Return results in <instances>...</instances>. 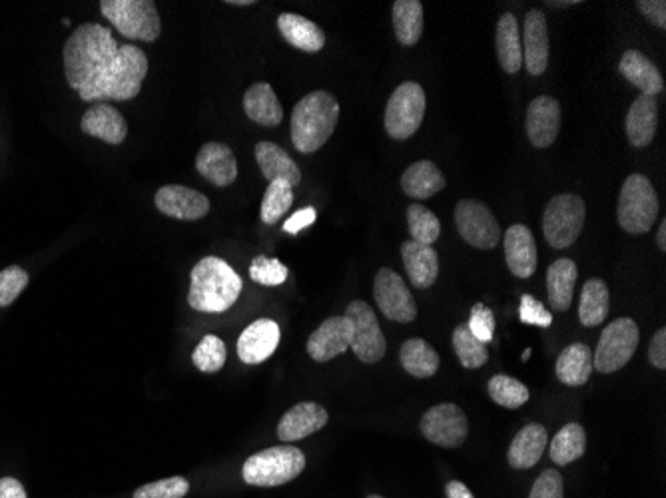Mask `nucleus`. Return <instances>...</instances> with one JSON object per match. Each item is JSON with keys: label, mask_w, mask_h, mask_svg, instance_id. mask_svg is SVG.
<instances>
[{"label": "nucleus", "mask_w": 666, "mask_h": 498, "mask_svg": "<svg viewBox=\"0 0 666 498\" xmlns=\"http://www.w3.org/2000/svg\"><path fill=\"white\" fill-rule=\"evenodd\" d=\"M155 203L160 214L184 222L202 220L203 215L210 212V200L202 191L192 190L188 186H178V184L164 186L156 191Z\"/></svg>", "instance_id": "obj_15"}, {"label": "nucleus", "mask_w": 666, "mask_h": 498, "mask_svg": "<svg viewBox=\"0 0 666 498\" xmlns=\"http://www.w3.org/2000/svg\"><path fill=\"white\" fill-rule=\"evenodd\" d=\"M292 203H294L292 186L284 179L270 182L268 190L263 194L262 210H260L263 224H268V226L278 224L282 220V215L287 214Z\"/></svg>", "instance_id": "obj_40"}, {"label": "nucleus", "mask_w": 666, "mask_h": 498, "mask_svg": "<svg viewBox=\"0 0 666 498\" xmlns=\"http://www.w3.org/2000/svg\"><path fill=\"white\" fill-rule=\"evenodd\" d=\"M529 498H565V485H563V476L559 471L551 469L543 475H539Z\"/></svg>", "instance_id": "obj_49"}, {"label": "nucleus", "mask_w": 666, "mask_h": 498, "mask_svg": "<svg viewBox=\"0 0 666 498\" xmlns=\"http://www.w3.org/2000/svg\"><path fill=\"white\" fill-rule=\"evenodd\" d=\"M226 4H230V7H251L254 0H226Z\"/></svg>", "instance_id": "obj_56"}, {"label": "nucleus", "mask_w": 666, "mask_h": 498, "mask_svg": "<svg viewBox=\"0 0 666 498\" xmlns=\"http://www.w3.org/2000/svg\"><path fill=\"white\" fill-rule=\"evenodd\" d=\"M120 45L112 30L102 24H81L62 48L64 74L72 90L88 102L96 86L112 69Z\"/></svg>", "instance_id": "obj_1"}, {"label": "nucleus", "mask_w": 666, "mask_h": 498, "mask_svg": "<svg viewBox=\"0 0 666 498\" xmlns=\"http://www.w3.org/2000/svg\"><path fill=\"white\" fill-rule=\"evenodd\" d=\"M368 498H383V497H380V495H371V497H368Z\"/></svg>", "instance_id": "obj_59"}, {"label": "nucleus", "mask_w": 666, "mask_h": 498, "mask_svg": "<svg viewBox=\"0 0 666 498\" xmlns=\"http://www.w3.org/2000/svg\"><path fill=\"white\" fill-rule=\"evenodd\" d=\"M399 361H402V368L417 379L433 377L440 369L437 351L421 337H414L402 345Z\"/></svg>", "instance_id": "obj_35"}, {"label": "nucleus", "mask_w": 666, "mask_h": 498, "mask_svg": "<svg viewBox=\"0 0 666 498\" xmlns=\"http://www.w3.org/2000/svg\"><path fill=\"white\" fill-rule=\"evenodd\" d=\"M551 4H555V7H567V4H577V2H551Z\"/></svg>", "instance_id": "obj_57"}, {"label": "nucleus", "mask_w": 666, "mask_h": 498, "mask_svg": "<svg viewBox=\"0 0 666 498\" xmlns=\"http://www.w3.org/2000/svg\"><path fill=\"white\" fill-rule=\"evenodd\" d=\"M251 282L266 285V287H275L282 285L287 279V267L280 260H270L266 256H258L251 261L250 265Z\"/></svg>", "instance_id": "obj_45"}, {"label": "nucleus", "mask_w": 666, "mask_h": 498, "mask_svg": "<svg viewBox=\"0 0 666 498\" xmlns=\"http://www.w3.org/2000/svg\"><path fill=\"white\" fill-rule=\"evenodd\" d=\"M649 361L656 369H666V329H658L649 345Z\"/></svg>", "instance_id": "obj_51"}, {"label": "nucleus", "mask_w": 666, "mask_h": 498, "mask_svg": "<svg viewBox=\"0 0 666 498\" xmlns=\"http://www.w3.org/2000/svg\"><path fill=\"white\" fill-rule=\"evenodd\" d=\"M455 226L459 236L477 249H493L499 246L501 227L485 203L461 200L455 208Z\"/></svg>", "instance_id": "obj_12"}, {"label": "nucleus", "mask_w": 666, "mask_h": 498, "mask_svg": "<svg viewBox=\"0 0 666 498\" xmlns=\"http://www.w3.org/2000/svg\"><path fill=\"white\" fill-rule=\"evenodd\" d=\"M489 397L505 409H519L529 401V389L509 375H495L489 381Z\"/></svg>", "instance_id": "obj_42"}, {"label": "nucleus", "mask_w": 666, "mask_h": 498, "mask_svg": "<svg viewBox=\"0 0 666 498\" xmlns=\"http://www.w3.org/2000/svg\"><path fill=\"white\" fill-rule=\"evenodd\" d=\"M148 74V59L143 50L134 45L120 47L119 57L112 69L96 86L88 102L100 100H132L140 95L144 78Z\"/></svg>", "instance_id": "obj_5"}, {"label": "nucleus", "mask_w": 666, "mask_h": 498, "mask_svg": "<svg viewBox=\"0 0 666 498\" xmlns=\"http://www.w3.org/2000/svg\"><path fill=\"white\" fill-rule=\"evenodd\" d=\"M584 449H587L584 428L579 423H569L555 435L548 455H551L553 463L567 466V464L579 461L584 455Z\"/></svg>", "instance_id": "obj_38"}, {"label": "nucleus", "mask_w": 666, "mask_h": 498, "mask_svg": "<svg viewBox=\"0 0 666 498\" xmlns=\"http://www.w3.org/2000/svg\"><path fill=\"white\" fill-rule=\"evenodd\" d=\"M226 344L215 335H206L198 347L194 349L192 363L202 373H218L220 369H224V365H226Z\"/></svg>", "instance_id": "obj_43"}, {"label": "nucleus", "mask_w": 666, "mask_h": 498, "mask_svg": "<svg viewBox=\"0 0 666 498\" xmlns=\"http://www.w3.org/2000/svg\"><path fill=\"white\" fill-rule=\"evenodd\" d=\"M340 119L335 96L316 90L299 100L292 112V142L301 154L320 150L332 138Z\"/></svg>", "instance_id": "obj_3"}, {"label": "nucleus", "mask_w": 666, "mask_h": 498, "mask_svg": "<svg viewBox=\"0 0 666 498\" xmlns=\"http://www.w3.org/2000/svg\"><path fill=\"white\" fill-rule=\"evenodd\" d=\"M190 493V483L184 476H170L136 488L134 498H184Z\"/></svg>", "instance_id": "obj_44"}, {"label": "nucleus", "mask_w": 666, "mask_h": 498, "mask_svg": "<svg viewBox=\"0 0 666 498\" xmlns=\"http://www.w3.org/2000/svg\"><path fill=\"white\" fill-rule=\"evenodd\" d=\"M280 325L272 320H258L248 325L238 339L239 361L246 365H260L274 356L280 344Z\"/></svg>", "instance_id": "obj_18"}, {"label": "nucleus", "mask_w": 666, "mask_h": 498, "mask_svg": "<svg viewBox=\"0 0 666 498\" xmlns=\"http://www.w3.org/2000/svg\"><path fill=\"white\" fill-rule=\"evenodd\" d=\"M608 287L603 279L593 277L583 285V294L579 301V320L584 327H596L607 321Z\"/></svg>", "instance_id": "obj_37"}, {"label": "nucleus", "mask_w": 666, "mask_h": 498, "mask_svg": "<svg viewBox=\"0 0 666 498\" xmlns=\"http://www.w3.org/2000/svg\"><path fill=\"white\" fill-rule=\"evenodd\" d=\"M525 130L535 148H548L557 140L560 130L559 102L551 96H539L527 108Z\"/></svg>", "instance_id": "obj_17"}, {"label": "nucleus", "mask_w": 666, "mask_h": 498, "mask_svg": "<svg viewBox=\"0 0 666 498\" xmlns=\"http://www.w3.org/2000/svg\"><path fill=\"white\" fill-rule=\"evenodd\" d=\"M557 377L560 383L569 387H581L591 379L593 368V353L584 344H572L563 349L557 359Z\"/></svg>", "instance_id": "obj_34"}, {"label": "nucleus", "mask_w": 666, "mask_h": 498, "mask_svg": "<svg viewBox=\"0 0 666 498\" xmlns=\"http://www.w3.org/2000/svg\"><path fill=\"white\" fill-rule=\"evenodd\" d=\"M328 421H330V415L322 404H294L286 415L282 416L278 425V439L284 443L306 439L313 433H320L328 425Z\"/></svg>", "instance_id": "obj_21"}, {"label": "nucleus", "mask_w": 666, "mask_h": 498, "mask_svg": "<svg viewBox=\"0 0 666 498\" xmlns=\"http://www.w3.org/2000/svg\"><path fill=\"white\" fill-rule=\"evenodd\" d=\"M407 224L409 234L416 244L421 246H433L440 239L441 224L440 217L428 210L425 206L414 203L407 210Z\"/></svg>", "instance_id": "obj_41"}, {"label": "nucleus", "mask_w": 666, "mask_h": 498, "mask_svg": "<svg viewBox=\"0 0 666 498\" xmlns=\"http://www.w3.org/2000/svg\"><path fill=\"white\" fill-rule=\"evenodd\" d=\"M617 217L619 226L632 236H643L655 226L658 198L653 184L643 174H632L622 184Z\"/></svg>", "instance_id": "obj_6"}, {"label": "nucleus", "mask_w": 666, "mask_h": 498, "mask_svg": "<svg viewBox=\"0 0 666 498\" xmlns=\"http://www.w3.org/2000/svg\"><path fill=\"white\" fill-rule=\"evenodd\" d=\"M402 258H404L405 272L417 289H428L437 282L440 258L431 246H421L414 239L405 241L402 246Z\"/></svg>", "instance_id": "obj_24"}, {"label": "nucleus", "mask_w": 666, "mask_h": 498, "mask_svg": "<svg viewBox=\"0 0 666 498\" xmlns=\"http://www.w3.org/2000/svg\"><path fill=\"white\" fill-rule=\"evenodd\" d=\"M519 320L525 325H536L547 329L553 325V313L545 309L541 301H536L533 296L521 297V308H519Z\"/></svg>", "instance_id": "obj_48"}, {"label": "nucleus", "mask_w": 666, "mask_h": 498, "mask_svg": "<svg viewBox=\"0 0 666 498\" xmlns=\"http://www.w3.org/2000/svg\"><path fill=\"white\" fill-rule=\"evenodd\" d=\"M641 332L639 325L629 318H620L608 323L601 333V341L593 356V368L599 373H617L631 361L639 347Z\"/></svg>", "instance_id": "obj_10"}, {"label": "nucleus", "mask_w": 666, "mask_h": 498, "mask_svg": "<svg viewBox=\"0 0 666 498\" xmlns=\"http://www.w3.org/2000/svg\"><path fill=\"white\" fill-rule=\"evenodd\" d=\"M577 277H579V270H577V263L572 260L563 258V260L553 261L548 265V303L555 311L563 313V311L571 308L572 291H575V285H577Z\"/></svg>", "instance_id": "obj_32"}, {"label": "nucleus", "mask_w": 666, "mask_h": 498, "mask_svg": "<svg viewBox=\"0 0 666 498\" xmlns=\"http://www.w3.org/2000/svg\"><path fill=\"white\" fill-rule=\"evenodd\" d=\"M0 498H26L23 483L12 476L0 478Z\"/></svg>", "instance_id": "obj_53"}, {"label": "nucleus", "mask_w": 666, "mask_h": 498, "mask_svg": "<svg viewBox=\"0 0 666 498\" xmlns=\"http://www.w3.org/2000/svg\"><path fill=\"white\" fill-rule=\"evenodd\" d=\"M587 217V206L577 194L555 196L543 214V234L548 246L555 249H567L581 236Z\"/></svg>", "instance_id": "obj_8"}, {"label": "nucleus", "mask_w": 666, "mask_h": 498, "mask_svg": "<svg viewBox=\"0 0 666 498\" xmlns=\"http://www.w3.org/2000/svg\"><path fill=\"white\" fill-rule=\"evenodd\" d=\"M244 110L251 122L266 128H275L284 120V108L280 104L272 84L268 83L254 84L246 90Z\"/></svg>", "instance_id": "obj_27"}, {"label": "nucleus", "mask_w": 666, "mask_h": 498, "mask_svg": "<svg viewBox=\"0 0 666 498\" xmlns=\"http://www.w3.org/2000/svg\"><path fill=\"white\" fill-rule=\"evenodd\" d=\"M306 469V455L298 447L282 445L251 455L244 463L242 476L251 487H280L298 478Z\"/></svg>", "instance_id": "obj_4"}, {"label": "nucleus", "mask_w": 666, "mask_h": 498, "mask_svg": "<svg viewBox=\"0 0 666 498\" xmlns=\"http://www.w3.org/2000/svg\"><path fill=\"white\" fill-rule=\"evenodd\" d=\"M505 260L515 277L527 279L536 272V244L529 227L515 224L503 236Z\"/></svg>", "instance_id": "obj_22"}, {"label": "nucleus", "mask_w": 666, "mask_h": 498, "mask_svg": "<svg viewBox=\"0 0 666 498\" xmlns=\"http://www.w3.org/2000/svg\"><path fill=\"white\" fill-rule=\"evenodd\" d=\"M428 98L425 90L417 83H404L393 90L392 98L385 108V130L393 140L411 138L425 116Z\"/></svg>", "instance_id": "obj_9"}, {"label": "nucleus", "mask_w": 666, "mask_h": 498, "mask_svg": "<svg viewBox=\"0 0 666 498\" xmlns=\"http://www.w3.org/2000/svg\"><path fill=\"white\" fill-rule=\"evenodd\" d=\"M244 282L227 261L208 256L190 273L188 306L202 313H224L238 301Z\"/></svg>", "instance_id": "obj_2"}, {"label": "nucleus", "mask_w": 666, "mask_h": 498, "mask_svg": "<svg viewBox=\"0 0 666 498\" xmlns=\"http://www.w3.org/2000/svg\"><path fill=\"white\" fill-rule=\"evenodd\" d=\"M316 208H306V210H299L296 214L292 215V217H287L286 224H284V229H286L287 234H292V236H296L299 234L301 229H306V227H310L313 222H316Z\"/></svg>", "instance_id": "obj_52"}, {"label": "nucleus", "mask_w": 666, "mask_h": 498, "mask_svg": "<svg viewBox=\"0 0 666 498\" xmlns=\"http://www.w3.org/2000/svg\"><path fill=\"white\" fill-rule=\"evenodd\" d=\"M467 327H469V332L473 333L481 344L488 345L489 341H493V335H495V315H493V311L488 306H483V303H477L476 308L471 309V318H469Z\"/></svg>", "instance_id": "obj_47"}, {"label": "nucleus", "mask_w": 666, "mask_h": 498, "mask_svg": "<svg viewBox=\"0 0 666 498\" xmlns=\"http://www.w3.org/2000/svg\"><path fill=\"white\" fill-rule=\"evenodd\" d=\"M354 327L345 315H335L323 321L308 339V353L313 361L325 363L345 353L351 347Z\"/></svg>", "instance_id": "obj_16"}, {"label": "nucleus", "mask_w": 666, "mask_h": 498, "mask_svg": "<svg viewBox=\"0 0 666 498\" xmlns=\"http://www.w3.org/2000/svg\"><path fill=\"white\" fill-rule=\"evenodd\" d=\"M81 128L84 134L108 144H114V146L124 142L128 136V126H126L124 116L116 108L104 104V102L95 104L84 112Z\"/></svg>", "instance_id": "obj_23"}, {"label": "nucleus", "mask_w": 666, "mask_h": 498, "mask_svg": "<svg viewBox=\"0 0 666 498\" xmlns=\"http://www.w3.org/2000/svg\"><path fill=\"white\" fill-rule=\"evenodd\" d=\"M345 318L354 327V339H351V349L356 353L359 361L373 365L385 356L387 351V341L381 332L380 321L375 311L369 308L366 301L356 299L351 301L345 309Z\"/></svg>", "instance_id": "obj_11"}, {"label": "nucleus", "mask_w": 666, "mask_h": 498, "mask_svg": "<svg viewBox=\"0 0 666 498\" xmlns=\"http://www.w3.org/2000/svg\"><path fill=\"white\" fill-rule=\"evenodd\" d=\"M547 428L539 425V423H531V425L521 428L515 435L509 452H507L509 464L513 469H519V471L533 469L547 449Z\"/></svg>", "instance_id": "obj_26"}, {"label": "nucleus", "mask_w": 666, "mask_h": 498, "mask_svg": "<svg viewBox=\"0 0 666 498\" xmlns=\"http://www.w3.org/2000/svg\"><path fill=\"white\" fill-rule=\"evenodd\" d=\"M278 28L284 36L287 45H292L304 52H320L325 47V35L322 28L316 23H311L308 18L294 14V12H284L278 18Z\"/></svg>", "instance_id": "obj_30"}, {"label": "nucleus", "mask_w": 666, "mask_h": 498, "mask_svg": "<svg viewBox=\"0 0 666 498\" xmlns=\"http://www.w3.org/2000/svg\"><path fill=\"white\" fill-rule=\"evenodd\" d=\"M656 124H658V104L655 96L639 95V98L632 102L625 122L629 142L634 148H646L655 138Z\"/></svg>", "instance_id": "obj_25"}, {"label": "nucleus", "mask_w": 666, "mask_h": 498, "mask_svg": "<svg viewBox=\"0 0 666 498\" xmlns=\"http://www.w3.org/2000/svg\"><path fill=\"white\" fill-rule=\"evenodd\" d=\"M421 435L445 449H457L464 445L469 435V423L464 409L457 404L441 403L431 407L425 415L421 416Z\"/></svg>", "instance_id": "obj_13"}, {"label": "nucleus", "mask_w": 666, "mask_h": 498, "mask_svg": "<svg viewBox=\"0 0 666 498\" xmlns=\"http://www.w3.org/2000/svg\"><path fill=\"white\" fill-rule=\"evenodd\" d=\"M100 12L120 35L131 40L155 42L162 33L160 14L152 0H102Z\"/></svg>", "instance_id": "obj_7"}, {"label": "nucleus", "mask_w": 666, "mask_h": 498, "mask_svg": "<svg viewBox=\"0 0 666 498\" xmlns=\"http://www.w3.org/2000/svg\"><path fill=\"white\" fill-rule=\"evenodd\" d=\"M619 71L629 83L639 88L644 96H655L663 92L665 80L655 64L639 50H627L619 62Z\"/></svg>", "instance_id": "obj_28"}, {"label": "nucleus", "mask_w": 666, "mask_h": 498, "mask_svg": "<svg viewBox=\"0 0 666 498\" xmlns=\"http://www.w3.org/2000/svg\"><path fill=\"white\" fill-rule=\"evenodd\" d=\"M445 497L447 498H476L473 493L467 488V485L459 483V481H452L447 487H445Z\"/></svg>", "instance_id": "obj_54"}, {"label": "nucleus", "mask_w": 666, "mask_h": 498, "mask_svg": "<svg viewBox=\"0 0 666 498\" xmlns=\"http://www.w3.org/2000/svg\"><path fill=\"white\" fill-rule=\"evenodd\" d=\"M254 152H256V162H258V166L262 170L263 178L268 179V182L284 179L292 188L298 186L299 182H301V172H299L298 164L278 144H256Z\"/></svg>", "instance_id": "obj_29"}, {"label": "nucleus", "mask_w": 666, "mask_h": 498, "mask_svg": "<svg viewBox=\"0 0 666 498\" xmlns=\"http://www.w3.org/2000/svg\"><path fill=\"white\" fill-rule=\"evenodd\" d=\"M639 11L651 21V24L658 26L661 30L666 28V2L665 0H641L637 2Z\"/></svg>", "instance_id": "obj_50"}, {"label": "nucleus", "mask_w": 666, "mask_h": 498, "mask_svg": "<svg viewBox=\"0 0 666 498\" xmlns=\"http://www.w3.org/2000/svg\"><path fill=\"white\" fill-rule=\"evenodd\" d=\"M523 64L527 72L541 76L548 66V28L541 11L527 12L523 24Z\"/></svg>", "instance_id": "obj_20"}, {"label": "nucleus", "mask_w": 666, "mask_h": 498, "mask_svg": "<svg viewBox=\"0 0 666 498\" xmlns=\"http://www.w3.org/2000/svg\"><path fill=\"white\" fill-rule=\"evenodd\" d=\"M393 30L399 45H417L423 35V4L419 0L393 2Z\"/></svg>", "instance_id": "obj_36"}, {"label": "nucleus", "mask_w": 666, "mask_h": 498, "mask_svg": "<svg viewBox=\"0 0 666 498\" xmlns=\"http://www.w3.org/2000/svg\"><path fill=\"white\" fill-rule=\"evenodd\" d=\"M529 356H531V349H527V351H525L523 361H527V359H529Z\"/></svg>", "instance_id": "obj_58"}, {"label": "nucleus", "mask_w": 666, "mask_h": 498, "mask_svg": "<svg viewBox=\"0 0 666 498\" xmlns=\"http://www.w3.org/2000/svg\"><path fill=\"white\" fill-rule=\"evenodd\" d=\"M497 54H499L501 66L507 74H517L523 69V45H521V30L517 16L507 12L503 14L497 23Z\"/></svg>", "instance_id": "obj_31"}, {"label": "nucleus", "mask_w": 666, "mask_h": 498, "mask_svg": "<svg viewBox=\"0 0 666 498\" xmlns=\"http://www.w3.org/2000/svg\"><path fill=\"white\" fill-rule=\"evenodd\" d=\"M656 246L661 248V251H665L666 249V220L661 222V226H658V232H656Z\"/></svg>", "instance_id": "obj_55"}, {"label": "nucleus", "mask_w": 666, "mask_h": 498, "mask_svg": "<svg viewBox=\"0 0 666 498\" xmlns=\"http://www.w3.org/2000/svg\"><path fill=\"white\" fill-rule=\"evenodd\" d=\"M196 170L218 188H226L238 178V162L232 148L222 142L203 144L196 155Z\"/></svg>", "instance_id": "obj_19"}, {"label": "nucleus", "mask_w": 666, "mask_h": 498, "mask_svg": "<svg viewBox=\"0 0 666 498\" xmlns=\"http://www.w3.org/2000/svg\"><path fill=\"white\" fill-rule=\"evenodd\" d=\"M453 349L465 369L483 368L489 361L488 345L481 344L467 325H457L453 332Z\"/></svg>", "instance_id": "obj_39"}, {"label": "nucleus", "mask_w": 666, "mask_h": 498, "mask_svg": "<svg viewBox=\"0 0 666 498\" xmlns=\"http://www.w3.org/2000/svg\"><path fill=\"white\" fill-rule=\"evenodd\" d=\"M445 176L440 167L429 160H421L407 167L402 176V188L407 196L428 200L445 188Z\"/></svg>", "instance_id": "obj_33"}, {"label": "nucleus", "mask_w": 666, "mask_h": 498, "mask_svg": "<svg viewBox=\"0 0 666 498\" xmlns=\"http://www.w3.org/2000/svg\"><path fill=\"white\" fill-rule=\"evenodd\" d=\"M373 297H375V303L381 309V313L387 320L397 321V323L416 321V299L407 289L404 279L399 277V273L393 272L390 267L380 270L373 282Z\"/></svg>", "instance_id": "obj_14"}, {"label": "nucleus", "mask_w": 666, "mask_h": 498, "mask_svg": "<svg viewBox=\"0 0 666 498\" xmlns=\"http://www.w3.org/2000/svg\"><path fill=\"white\" fill-rule=\"evenodd\" d=\"M28 273L21 265H11L0 272V308H9L28 285Z\"/></svg>", "instance_id": "obj_46"}]
</instances>
